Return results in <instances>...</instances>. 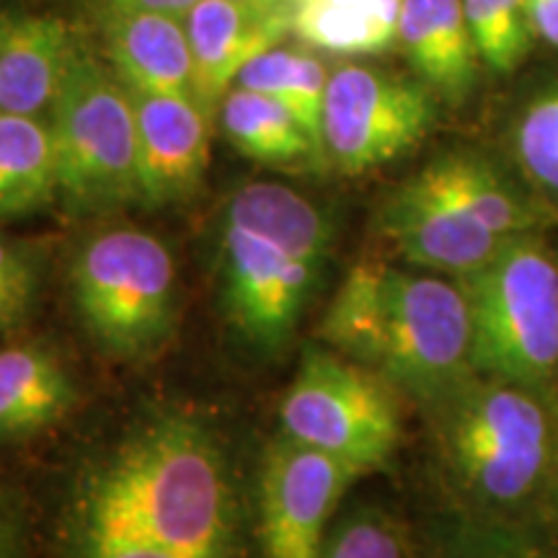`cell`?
I'll list each match as a JSON object with an SVG mask.
<instances>
[{"label":"cell","mask_w":558,"mask_h":558,"mask_svg":"<svg viewBox=\"0 0 558 558\" xmlns=\"http://www.w3.org/2000/svg\"><path fill=\"white\" fill-rule=\"evenodd\" d=\"M295 3L267 0H199L186 13L197 99L218 117L220 104L251 60L282 45L292 32Z\"/></svg>","instance_id":"4fadbf2b"},{"label":"cell","mask_w":558,"mask_h":558,"mask_svg":"<svg viewBox=\"0 0 558 558\" xmlns=\"http://www.w3.org/2000/svg\"><path fill=\"white\" fill-rule=\"evenodd\" d=\"M399 390L333 349H305L279 401L282 437L360 471L386 465L401 442Z\"/></svg>","instance_id":"52a82bcc"},{"label":"cell","mask_w":558,"mask_h":558,"mask_svg":"<svg viewBox=\"0 0 558 558\" xmlns=\"http://www.w3.org/2000/svg\"><path fill=\"white\" fill-rule=\"evenodd\" d=\"M478 375L546 393L558 373V264L530 233L509 235L492 262L458 279Z\"/></svg>","instance_id":"277c9868"},{"label":"cell","mask_w":558,"mask_h":558,"mask_svg":"<svg viewBox=\"0 0 558 558\" xmlns=\"http://www.w3.org/2000/svg\"><path fill=\"white\" fill-rule=\"evenodd\" d=\"M58 558H246L218 439L194 416L156 414L75 476Z\"/></svg>","instance_id":"6da1fadb"},{"label":"cell","mask_w":558,"mask_h":558,"mask_svg":"<svg viewBox=\"0 0 558 558\" xmlns=\"http://www.w3.org/2000/svg\"><path fill=\"white\" fill-rule=\"evenodd\" d=\"M554 427H556V448H554V465H550V476H554V509L558 514V407H554Z\"/></svg>","instance_id":"1f68e13d"},{"label":"cell","mask_w":558,"mask_h":558,"mask_svg":"<svg viewBox=\"0 0 558 558\" xmlns=\"http://www.w3.org/2000/svg\"><path fill=\"white\" fill-rule=\"evenodd\" d=\"M24 548V518L19 501L0 492V558H21Z\"/></svg>","instance_id":"83f0119b"},{"label":"cell","mask_w":558,"mask_h":558,"mask_svg":"<svg viewBox=\"0 0 558 558\" xmlns=\"http://www.w3.org/2000/svg\"><path fill=\"white\" fill-rule=\"evenodd\" d=\"M99 5H120V9H137V11H153L166 13V16L186 19L199 0H96Z\"/></svg>","instance_id":"4dcf8cb0"},{"label":"cell","mask_w":558,"mask_h":558,"mask_svg":"<svg viewBox=\"0 0 558 558\" xmlns=\"http://www.w3.org/2000/svg\"><path fill=\"white\" fill-rule=\"evenodd\" d=\"M416 177L501 239L527 233L535 226L525 202L509 190L492 163L473 153H445Z\"/></svg>","instance_id":"44dd1931"},{"label":"cell","mask_w":558,"mask_h":558,"mask_svg":"<svg viewBox=\"0 0 558 558\" xmlns=\"http://www.w3.org/2000/svg\"><path fill=\"white\" fill-rule=\"evenodd\" d=\"M137 124L140 205H181L202 190L215 117L192 96L130 88Z\"/></svg>","instance_id":"8fae6325"},{"label":"cell","mask_w":558,"mask_h":558,"mask_svg":"<svg viewBox=\"0 0 558 558\" xmlns=\"http://www.w3.org/2000/svg\"><path fill=\"white\" fill-rule=\"evenodd\" d=\"M390 264L365 256L347 271L320 320V339L341 357L378 369Z\"/></svg>","instance_id":"7402d4cb"},{"label":"cell","mask_w":558,"mask_h":558,"mask_svg":"<svg viewBox=\"0 0 558 558\" xmlns=\"http://www.w3.org/2000/svg\"><path fill=\"white\" fill-rule=\"evenodd\" d=\"M78 403V388L58 354L41 344L0 349V439H26L54 427Z\"/></svg>","instance_id":"e0dca14e"},{"label":"cell","mask_w":558,"mask_h":558,"mask_svg":"<svg viewBox=\"0 0 558 558\" xmlns=\"http://www.w3.org/2000/svg\"><path fill=\"white\" fill-rule=\"evenodd\" d=\"M99 34L104 60L114 68L124 86L145 94L197 99L184 19L120 9V5H99Z\"/></svg>","instance_id":"9a60e30c"},{"label":"cell","mask_w":558,"mask_h":558,"mask_svg":"<svg viewBox=\"0 0 558 558\" xmlns=\"http://www.w3.org/2000/svg\"><path fill=\"white\" fill-rule=\"evenodd\" d=\"M435 120V94L422 81L341 62L326 86L324 160L344 177H362L414 150Z\"/></svg>","instance_id":"9c48e42d"},{"label":"cell","mask_w":558,"mask_h":558,"mask_svg":"<svg viewBox=\"0 0 558 558\" xmlns=\"http://www.w3.org/2000/svg\"><path fill=\"white\" fill-rule=\"evenodd\" d=\"M375 373L429 409L476 378L471 311L458 279L388 267L386 324Z\"/></svg>","instance_id":"ba28073f"},{"label":"cell","mask_w":558,"mask_h":558,"mask_svg":"<svg viewBox=\"0 0 558 558\" xmlns=\"http://www.w3.org/2000/svg\"><path fill=\"white\" fill-rule=\"evenodd\" d=\"M399 45L416 78L439 99L463 104L476 88L481 54L463 0H403Z\"/></svg>","instance_id":"2e32d148"},{"label":"cell","mask_w":558,"mask_h":558,"mask_svg":"<svg viewBox=\"0 0 558 558\" xmlns=\"http://www.w3.org/2000/svg\"><path fill=\"white\" fill-rule=\"evenodd\" d=\"M448 558H538V556L505 541L473 538V541H460L456 548H450Z\"/></svg>","instance_id":"f1b7e54d"},{"label":"cell","mask_w":558,"mask_h":558,"mask_svg":"<svg viewBox=\"0 0 558 558\" xmlns=\"http://www.w3.org/2000/svg\"><path fill=\"white\" fill-rule=\"evenodd\" d=\"M222 135L241 156L264 166L324 163L308 130L282 104L256 90L233 86L220 104Z\"/></svg>","instance_id":"ac0fdd59"},{"label":"cell","mask_w":558,"mask_h":558,"mask_svg":"<svg viewBox=\"0 0 558 558\" xmlns=\"http://www.w3.org/2000/svg\"><path fill=\"white\" fill-rule=\"evenodd\" d=\"M514 150L527 177L558 194V86L543 90L522 111Z\"/></svg>","instance_id":"d4e9b609"},{"label":"cell","mask_w":558,"mask_h":558,"mask_svg":"<svg viewBox=\"0 0 558 558\" xmlns=\"http://www.w3.org/2000/svg\"><path fill=\"white\" fill-rule=\"evenodd\" d=\"M318 558H409L393 520L378 509H360L326 533Z\"/></svg>","instance_id":"484cf974"},{"label":"cell","mask_w":558,"mask_h":558,"mask_svg":"<svg viewBox=\"0 0 558 558\" xmlns=\"http://www.w3.org/2000/svg\"><path fill=\"white\" fill-rule=\"evenodd\" d=\"M380 230L409 264L456 279L492 262L505 243L418 177L390 194L380 209Z\"/></svg>","instance_id":"7c38bea8"},{"label":"cell","mask_w":558,"mask_h":558,"mask_svg":"<svg viewBox=\"0 0 558 558\" xmlns=\"http://www.w3.org/2000/svg\"><path fill=\"white\" fill-rule=\"evenodd\" d=\"M58 156L50 124L0 111V222L58 199Z\"/></svg>","instance_id":"d6986e66"},{"label":"cell","mask_w":558,"mask_h":558,"mask_svg":"<svg viewBox=\"0 0 558 558\" xmlns=\"http://www.w3.org/2000/svg\"><path fill=\"white\" fill-rule=\"evenodd\" d=\"M58 186L70 215L140 202L137 124L130 88L107 60L83 50L52 104Z\"/></svg>","instance_id":"8992f818"},{"label":"cell","mask_w":558,"mask_h":558,"mask_svg":"<svg viewBox=\"0 0 558 558\" xmlns=\"http://www.w3.org/2000/svg\"><path fill=\"white\" fill-rule=\"evenodd\" d=\"M525 11L533 37L558 50V0H525Z\"/></svg>","instance_id":"f546056e"},{"label":"cell","mask_w":558,"mask_h":558,"mask_svg":"<svg viewBox=\"0 0 558 558\" xmlns=\"http://www.w3.org/2000/svg\"><path fill=\"white\" fill-rule=\"evenodd\" d=\"M432 411L452 476L478 501L514 507L550 476L554 414L533 390L476 375Z\"/></svg>","instance_id":"3957f363"},{"label":"cell","mask_w":558,"mask_h":558,"mask_svg":"<svg viewBox=\"0 0 558 558\" xmlns=\"http://www.w3.org/2000/svg\"><path fill=\"white\" fill-rule=\"evenodd\" d=\"M403 0H295L292 34L313 50L378 54L399 41Z\"/></svg>","instance_id":"ffe728a7"},{"label":"cell","mask_w":558,"mask_h":558,"mask_svg":"<svg viewBox=\"0 0 558 558\" xmlns=\"http://www.w3.org/2000/svg\"><path fill=\"white\" fill-rule=\"evenodd\" d=\"M365 471L303 445L279 439L259 478L264 558H318L341 497Z\"/></svg>","instance_id":"30bf717a"},{"label":"cell","mask_w":558,"mask_h":558,"mask_svg":"<svg viewBox=\"0 0 558 558\" xmlns=\"http://www.w3.org/2000/svg\"><path fill=\"white\" fill-rule=\"evenodd\" d=\"M329 73L331 70L324 65L318 54L279 45L251 60L233 86L256 90V94L269 96L284 109H290L298 117V122L308 130L313 143L318 145L320 156H324L320 120H324Z\"/></svg>","instance_id":"603a6c76"},{"label":"cell","mask_w":558,"mask_h":558,"mask_svg":"<svg viewBox=\"0 0 558 558\" xmlns=\"http://www.w3.org/2000/svg\"><path fill=\"white\" fill-rule=\"evenodd\" d=\"M331 239L324 209L292 186L251 181L230 194L220 235L226 308L251 344H288L316 290Z\"/></svg>","instance_id":"7a4b0ae2"},{"label":"cell","mask_w":558,"mask_h":558,"mask_svg":"<svg viewBox=\"0 0 558 558\" xmlns=\"http://www.w3.org/2000/svg\"><path fill=\"white\" fill-rule=\"evenodd\" d=\"M267 3H295V0H267Z\"/></svg>","instance_id":"d6a6232c"},{"label":"cell","mask_w":558,"mask_h":558,"mask_svg":"<svg viewBox=\"0 0 558 558\" xmlns=\"http://www.w3.org/2000/svg\"><path fill=\"white\" fill-rule=\"evenodd\" d=\"M83 50L86 39L68 19L0 11V111L39 117L52 109Z\"/></svg>","instance_id":"5bb4252c"},{"label":"cell","mask_w":558,"mask_h":558,"mask_svg":"<svg viewBox=\"0 0 558 558\" xmlns=\"http://www.w3.org/2000/svg\"><path fill=\"white\" fill-rule=\"evenodd\" d=\"M70 295L104 352L145 360L171 339L177 324V264L148 230H99L70 262Z\"/></svg>","instance_id":"5b68a950"},{"label":"cell","mask_w":558,"mask_h":558,"mask_svg":"<svg viewBox=\"0 0 558 558\" xmlns=\"http://www.w3.org/2000/svg\"><path fill=\"white\" fill-rule=\"evenodd\" d=\"M481 62L494 73H512L527 58L533 32L525 0H463Z\"/></svg>","instance_id":"cb8c5ba5"},{"label":"cell","mask_w":558,"mask_h":558,"mask_svg":"<svg viewBox=\"0 0 558 558\" xmlns=\"http://www.w3.org/2000/svg\"><path fill=\"white\" fill-rule=\"evenodd\" d=\"M39 292L37 248L0 235V333L19 329L29 318Z\"/></svg>","instance_id":"4316f807"}]
</instances>
